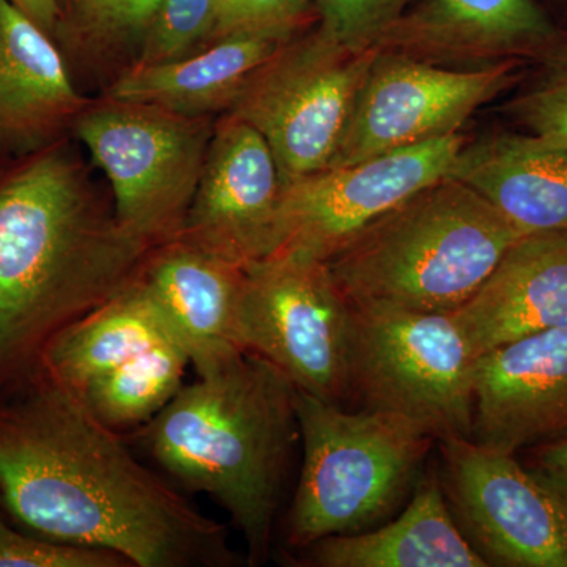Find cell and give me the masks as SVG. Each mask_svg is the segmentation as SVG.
<instances>
[{
  "mask_svg": "<svg viewBox=\"0 0 567 567\" xmlns=\"http://www.w3.org/2000/svg\"><path fill=\"white\" fill-rule=\"evenodd\" d=\"M0 506L33 535L133 567L246 561L226 528L134 456L80 395L44 377L0 401Z\"/></svg>",
  "mask_w": 567,
  "mask_h": 567,
  "instance_id": "1",
  "label": "cell"
},
{
  "mask_svg": "<svg viewBox=\"0 0 567 567\" xmlns=\"http://www.w3.org/2000/svg\"><path fill=\"white\" fill-rule=\"evenodd\" d=\"M66 137L0 158V401L69 324L140 278L155 246L115 215Z\"/></svg>",
  "mask_w": 567,
  "mask_h": 567,
  "instance_id": "2",
  "label": "cell"
},
{
  "mask_svg": "<svg viewBox=\"0 0 567 567\" xmlns=\"http://www.w3.org/2000/svg\"><path fill=\"white\" fill-rule=\"evenodd\" d=\"M134 436L171 480L229 514L249 566L268 561L300 442L297 388L274 364L244 352L197 375Z\"/></svg>",
  "mask_w": 567,
  "mask_h": 567,
  "instance_id": "3",
  "label": "cell"
},
{
  "mask_svg": "<svg viewBox=\"0 0 567 567\" xmlns=\"http://www.w3.org/2000/svg\"><path fill=\"white\" fill-rule=\"evenodd\" d=\"M524 235L446 174L369 224L327 264L354 308L451 315Z\"/></svg>",
  "mask_w": 567,
  "mask_h": 567,
  "instance_id": "4",
  "label": "cell"
},
{
  "mask_svg": "<svg viewBox=\"0 0 567 567\" xmlns=\"http://www.w3.org/2000/svg\"><path fill=\"white\" fill-rule=\"evenodd\" d=\"M297 416L303 466L286 520L292 551L385 524L415 492L436 445L404 416L352 412L298 390Z\"/></svg>",
  "mask_w": 567,
  "mask_h": 567,
  "instance_id": "5",
  "label": "cell"
},
{
  "mask_svg": "<svg viewBox=\"0 0 567 567\" xmlns=\"http://www.w3.org/2000/svg\"><path fill=\"white\" fill-rule=\"evenodd\" d=\"M216 118L100 95L73 137L110 178L118 221L156 248L182 235Z\"/></svg>",
  "mask_w": 567,
  "mask_h": 567,
  "instance_id": "6",
  "label": "cell"
},
{
  "mask_svg": "<svg viewBox=\"0 0 567 567\" xmlns=\"http://www.w3.org/2000/svg\"><path fill=\"white\" fill-rule=\"evenodd\" d=\"M473 365L451 315L354 308L350 402L394 413L436 440L473 432Z\"/></svg>",
  "mask_w": 567,
  "mask_h": 567,
  "instance_id": "7",
  "label": "cell"
},
{
  "mask_svg": "<svg viewBox=\"0 0 567 567\" xmlns=\"http://www.w3.org/2000/svg\"><path fill=\"white\" fill-rule=\"evenodd\" d=\"M353 306L324 260L278 251L246 265L238 342L298 391L331 404L350 402Z\"/></svg>",
  "mask_w": 567,
  "mask_h": 567,
  "instance_id": "8",
  "label": "cell"
},
{
  "mask_svg": "<svg viewBox=\"0 0 567 567\" xmlns=\"http://www.w3.org/2000/svg\"><path fill=\"white\" fill-rule=\"evenodd\" d=\"M380 52L354 50L312 25L246 82L226 114L257 130L274 152L281 182L327 169Z\"/></svg>",
  "mask_w": 567,
  "mask_h": 567,
  "instance_id": "9",
  "label": "cell"
},
{
  "mask_svg": "<svg viewBox=\"0 0 567 567\" xmlns=\"http://www.w3.org/2000/svg\"><path fill=\"white\" fill-rule=\"evenodd\" d=\"M435 447L447 509L487 567H567V503L517 454L466 436Z\"/></svg>",
  "mask_w": 567,
  "mask_h": 567,
  "instance_id": "10",
  "label": "cell"
},
{
  "mask_svg": "<svg viewBox=\"0 0 567 567\" xmlns=\"http://www.w3.org/2000/svg\"><path fill=\"white\" fill-rule=\"evenodd\" d=\"M466 144L453 133L282 185L275 251L330 260L380 216L445 177Z\"/></svg>",
  "mask_w": 567,
  "mask_h": 567,
  "instance_id": "11",
  "label": "cell"
},
{
  "mask_svg": "<svg viewBox=\"0 0 567 567\" xmlns=\"http://www.w3.org/2000/svg\"><path fill=\"white\" fill-rule=\"evenodd\" d=\"M517 59L454 70L409 55L380 54L328 167L457 133L473 112L517 81Z\"/></svg>",
  "mask_w": 567,
  "mask_h": 567,
  "instance_id": "12",
  "label": "cell"
},
{
  "mask_svg": "<svg viewBox=\"0 0 567 567\" xmlns=\"http://www.w3.org/2000/svg\"><path fill=\"white\" fill-rule=\"evenodd\" d=\"M281 192L262 134L234 115H219L178 238L244 267L264 259L275 251Z\"/></svg>",
  "mask_w": 567,
  "mask_h": 567,
  "instance_id": "13",
  "label": "cell"
},
{
  "mask_svg": "<svg viewBox=\"0 0 567 567\" xmlns=\"http://www.w3.org/2000/svg\"><path fill=\"white\" fill-rule=\"evenodd\" d=\"M567 436V327L498 347L473 365V432L520 454Z\"/></svg>",
  "mask_w": 567,
  "mask_h": 567,
  "instance_id": "14",
  "label": "cell"
},
{
  "mask_svg": "<svg viewBox=\"0 0 567 567\" xmlns=\"http://www.w3.org/2000/svg\"><path fill=\"white\" fill-rule=\"evenodd\" d=\"M92 102L78 91L54 37L0 0V158L73 137Z\"/></svg>",
  "mask_w": 567,
  "mask_h": 567,
  "instance_id": "15",
  "label": "cell"
},
{
  "mask_svg": "<svg viewBox=\"0 0 567 567\" xmlns=\"http://www.w3.org/2000/svg\"><path fill=\"white\" fill-rule=\"evenodd\" d=\"M140 279L197 375L245 352L237 334L244 265L175 238L152 249Z\"/></svg>",
  "mask_w": 567,
  "mask_h": 567,
  "instance_id": "16",
  "label": "cell"
},
{
  "mask_svg": "<svg viewBox=\"0 0 567 567\" xmlns=\"http://www.w3.org/2000/svg\"><path fill=\"white\" fill-rule=\"evenodd\" d=\"M451 316L475 360L527 336L567 327V230L518 238Z\"/></svg>",
  "mask_w": 567,
  "mask_h": 567,
  "instance_id": "17",
  "label": "cell"
},
{
  "mask_svg": "<svg viewBox=\"0 0 567 567\" xmlns=\"http://www.w3.org/2000/svg\"><path fill=\"white\" fill-rule=\"evenodd\" d=\"M551 37L554 28L533 0H423L374 48L431 63L486 65L537 50Z\"/></svg>",
  "mask_w": 567,
  "mask_h": 567,
  "instance_id": "18",
  "label": "cell"
},
{
  "mask_svg": "<svg viewBox=\"0 0 567 567\" xmlns=\"http://www.w3.org/2000/svg\"><path fill=\"white\" fill-rule=\"evenodd\" d=\"M308 29L230 33L178 61L133 66L103 89L102 95L155 104L182 114L219 117L234 106L252 74L287 41Z\"/></svg>",
  "mask_w": 567,
  "mask_h": 567,
  "instance_id": "19",
  "label": "cell"
},
{
  "mask_svg": "<svg viewBox=\"0 0 567 567\" xmlns=\"http://www.w3.org/2000/svg\"><path fill=\"white\" fill-rule=\"evenodd\" d=\"M292 559L311 567H487L447 509L436 462L402 513L368 532L322 537Z\"/></svg>",
  "mask_w": 567,
  "mask_h": 567,
  "instance_id": "20",
  "label": "cell"
},
{
  "mask_svg": "<svg viewBox=\"0 0 567 567\" xmlns=\"http://www.w3.org/2000/svg\"><path fill=\"white\" fill-rule=\"evenodd\" d=\"M447 175L480 193L522 233L567 230V148L499 133L465 144Z\"/></svg>",
  "mask_w": 567,
  "mask_h": 567,
  "instance_id": "21",
  "label": "cell"
},
{
  "mask_svg": "<svg viewBox=\"0 0 567 567\" xmlns=\"http://www.w3.org/2000/svg\"><path fill=\"white\" fill-rule=\"evenodd\" d=\"M163 342L175 341L137 278L55 336L41 354L37 375L80 391L96 377Z\"/></svg>",
  "mask_w": 567,
  "mask_h": 567,
  "instance_id": "22",
  "label": "cell"
},
{
  "mask_svg": "<svg viewBox=\"0 0 567 567\" xmlns=\"http://www.w3.org/2000/svg\"><path fill=\"white\" fill-rule=\"evenodd\" d=\"M159 0H62L55 41L71 73L106 89L133 69Z\"/></svg>",
  "mask_w": 567,
  "mask_h": 567,
  "instance_id": "23",
  "label": "cell"
},
{
  "mask_svg": "<svg viewBox=\"0 0 567 567\" xmlns=\"http://www.w3.org/2000/svg\"><path fill=\"white\" fill-rule=\"evenodd\" d=\"M188 365L192 361L181 346L163 342L96 377L74 393L112 431H136L158 415L182 390Z\"/></svg>",
  "mask_w": 567,
  "mask_h": 567,
  "instance_id": "24",
  "label": "cell"
},
{
  "mask_svg": "<svg viewBox=\"0 0 567 567\" xmlns=\"http://www.w3.org/2000/svg\"><path fill=\"white\" fill-rule=\"evenodd\" d=\"M215 25V0H159L134 66L163 65L203 50Z\"/></svg>",
  "mask_w": 567,
  "mask_h": 567,
  "instance_id": "25",
  "label": "cell"
},
{
  "mask_svg": "<svg viewBox=\"0 0 567 567\" xmlns=\"http://www.w3.org/2000/svg\"><path fill=\"white\" fill-rule=\"evenodd\" d=\"M513 111L529 136L567 148V47L554 52L543 76L518 96Z\"/></svg>",
  "mask_w": 567,
  "mask_h": 567,
  "instance_id": "26",
  "label": "cell"
},
{
  "mask_svg": "<svg viewBox=\"0 0 567 567\" xmlns=\"http://www.w3.org/2000/svg\"><path fill=\"white\" fill-rule=\"evenodd\" d=\"M320 31L354 48H374L377 41L405 13L409 0H311Z\"/></svg>",
  "mask_w": 567,
  "mask_h": 567,
  "instance_id": "27",
  "label": "cell"
},
{
  "mask_svg": "<svg viewBox=\"0 0 567 567\" xmlns=\"http://www.w3.org/2000/svg\"><path fill=\"white\" fill-rule=\"evenodd\" d=\"M0 567H133L102 548L55 543L11 527L0 514Z\"/></svg>",
  "mask_w": 567,
  "mask_h": 567,
  "instance_id": "28",
  "label": "cell"
},
{
  "mask_svg": "<svg viewBox=\"0 0 567 567\" xmlns=\"http://www.w3.org/2000/svg\"><path fill=\"white\" fill-rule=\"evenodd\" d=\"M317 22L311 0H215V25L207 44L230 33L268 28L308 29Z\"/></svg>",
  "mask_w": 567,
  "mask_h": 567,
  "instance_id": "29",
  "label": "cell"
},
{
  "mask_svg": "<svg viewBox=\"0 0 567 567\" xmlns=\"http://www.w3.org/2000/svg\"><path fill=\"white\" fill-rule=\"evenodd\" d=\"M517 456L540 483L567 503V436L532 447Z\"/></svg>",
  "mask_w": 567,
  "mask_h": 567,
  "instance_id": "30",
  "label": "cell"
},
{
  "mask_svg": "<svg viewBox=\"0 0 567 567\" xmlns=\"http://www.w3.org/2000/svg\"><path fill=\"white\" fill-rule=\"evenodd\" d=\"M10 2L24 11L55 40V33H58L59 22L62 18L59 0H10Z\"/></svg>",
  "mask_w": 567,
  "mask_h": 567,
  "instance_id": "31",
  "label": "cell"
},
{
  "mask_svg": "<svg viewBox=\"0 0 567 567\" xmlns=\"http://www.w3.org/2000/svg\"><path fill=\"white\" fill-rule=\"evenodd\" d=\"M59 2H62V0H59Z\"/></svg>",
  "mask_w": 567,
  "mask_h": 567,
  "instance_id": "32",
  "label": "cell"
}]
</instances>
